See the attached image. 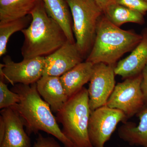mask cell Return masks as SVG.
Masks as SVG:
<instances>
[{
    "label": "cell",
    "instance_id": "obj_1",
    "mask_svg": "<svg viewBox=\"0 0 147 147\" xmlns=\"http://www.w3.org/2000/svg\"><path fill=\"white\" fill-rule=\"evenodd\" d=\"M11 90L19 94L20 101L10 107L21 117L29 136L38 134L40 131H45L58 139L65 146L73 147L60 128L50 105L40 95L36 83L31 85L16 84Z\"/></svg>",
    "mask_w": 147,
    "mask_h": 147
},
{
    "label": "cell",
    "instance_id": "obj_2",
    "mask_svg": "<svg viewBox=\"0 0 147 147\" xmlns=\"http://www.w3.org/2000/svg\"><path fill=\"white\" fill-rule=\"evenodd\" d=\"M30 15V24L21 31L24 37L21 49L24 59L46 57L68 41L62 28L47 13L42 1Z\"/></svg>",
    "mask_w": 147,
    "mask_h": 147
},
{
    "label": "cell",
    "instance_id": "obj_3",
    "mask_svg": "<svg viewBox=\"0 0 147 147\" xmlns=\"http://www.w3.org/2000/svg\"><path fill=\"white\" fill-rule=\"evenodd\" d=\"M142 35L125 30L110 22L103 14L98 23L91 50L86 61L94 65L104 63L115 66L125 54L133 50L140 42Z\"/></svg>",
    "mask_w": 147,
    "mask_h": 147
},
{
    "label": "cell",
    "instance_id": "obj_4",
    "mask_svg": "<svg viewBox=\"0 0 147 147\" xmlns=\"http://www.w3.org/2000/svg\"><path fill=\"white\" fill-rule=\"evenodd\" d=\"M91 113L88 90L85 87L69 97L57 113L62 131L73 147H93L88 135Z\"/></svg>",
    "mask_w": 147,
    "mask_h": 147
},
{
    "label": "cell",
    "instance_id": "obj_5",
    "mask_svg": "<svg viewBox=\"0 0 147 147\" xmlns=\"http://www.w3.org/2000/svg\"><path fill=\"white\" fill-rule=\"evenodd\" d=\"M70 9L76 47L87 57L95 38L98 23L103 11L94 0H65Z\"/></svg>",
    "mask_w": 147,
    "mask_h": 147
},
{
    "label": "cell",
    "instance_id": "obj_6",
    "mask_svg": "<svg viewBox=\"0 0 147 147\" xmlns=\"http://www.w3.org/2000/svg\"><path fill=\"white\" fill-rule=\"evenodd\" d=\"M142 73L116 85L106 106L122 111L127 119L138 114L145 105L141 84Z\"/></svg>",
    "mask_w": 147,
    "mask_h": 147
},
{
    "label": "cell",
    "instance_id": "obj_7",
    "mask_svg": "<svg viewBox=\"0 0 147 147\" xmlns=\"http://www.w3.org/2000/svg\"><path fill=\"white\" fill-rule=\"evenodd\" d=\"M0 64L1 80L10 83L31 85L36 83L43 76L45 57L24 59L16 63L9 56H6Z\"/></svg>",
    "mask_w": 147,
    "mask_h": 147
},
{
    "label": "cell",
    "instance_id": "obj_8",
    "mask_svg": "<svg viewBox=\"0 0 147 147\" xmlns=\"http://www.w3.org/2000/svg\"><path fill=\"white\" fill-rule=\"evenodd\" d=\"M127 119L124 113L118 109L102 106L91 112L88 124V135L93 147H104L118 124Z\"/></svg>",
    "mask_w": 147,
    "mask_h": 147
},
{
    "label": "cell",
    "instance_id": "obj_9",
    "mask_svg": "<svg viewBox=\"0 0 147 147\" xmlns=\"http://www.w3.org/2000/svg\"><path fill=\"white\" fill-rule=\"evenodd\" d=\"M115 66L104 63L94 65L88 89L91 112L106 105L116 86Z\"/></svg>",
    "mask_w": 147,
    "mask_h": 147
},
{
    "label": "cell",
    "instance_id": "obj_10",
    "mask_svg": "<svg viewBox=\"0 0 147 147\" xmlns=\"http://www.w3.org/2000/svg\"><path fill=\"white\" fill-rule=\"evenodd\" d=\"M84 59L75 42L68 40L54 53L45 57L43 76L60 77L83 62Z\"/></svg>",
    "mask_w": 147,
    "mask_h": 147
},
{
    "label": "cell",
    "instance_id": "obj_11",
    "mask_svg": "<svg viewBox=\"0 0 147 147\" xmlns=\"http://www.w3.org/2000/svg\"><path fill=\"white\" fill-rule=\"evenodd\" d=\"M5 124V134L0 147H31V140L24 129L23 120L18 113L11 107L2 109Z\"/></svg>",
    "mask_w": 147,
    "mask_h": 147
},
{
    "label": "cell",
    "instance_id": "obj_12",
    "mask_svg": "<svg viewBox=\"0 0 147 147\" xmlns=\"http://www.w3.org/2000/svg\"><path fill=\"white\" fill-rule=\"evenodd\" d=\"M142 36V40L131 54L116 64L115 75L125 79L142 73L147 64V30L143 32Z\"/></svg>",
    "mask_w": 147,
    "mask_h": 147
},
{
    "label": "cell",
    "instance_id": "obj_13",
    "mask_svg": "<svg viewBox=\"0 0 147 147\" xmlns=\"http://www.w3.org/2000/svg\"><path fill=\"white\" fill-rule=\"evenodd\" d=\"M40 95L50 105L53 113H57L68 100L60 77L43 76L36 82Z\"/></svg>",
    "mask_w": 147,
    "mask_h": 147
},
{
    "label": "cell",
    "instance_id": "obj_14",
    "mask_svg": "<svg viewBox=\"0 0 147 147\" xmlns=\"http://www.w3.org/2000/svg\"><path fill=\"white\" fill-rule=\"evenodd\" d=\"M94 64L90 62H82L60 77L64 89L68 98L80 90L90 82Z\"/></svg>",
    "mask_w": 147,
    "mask_h": 147
},
{
    "label": "cell",
    "instance_id": "obj_15",
    "mask_svg": "<svg viewBox=\"0 0 147 147\" xmlns=\"http://www.w3.org/2000/svg\"><path fill=\"white\" fill-rule=\"evenodd\" d=\"M138 125L125 121L119 128V137L131 146L147 147V106L137 114Z\"/></svg>",
    "mask_w": 147,
    "mask_h": 147
},
{
    "label": "cell",
    "instance_id": "obj_16",
    "mask_svg": "<svg viewBox=\"0 0 147 147\" xmlns=\"http://www.w3.org/2000/svg\"><path fill=\"white\" fill-rule=\"evenodd\" d=\"M47 13L59 24L69 41L75 43L73 21L70 9L65 0H42Z\"/></svg>",
    "mask_w": 147,
    "mask_h": 147
},
{
    "label": "cell",
    "instance_id": "obj_17",
    "mask_svg": "<svg viewBox=\"0 0 147 147\" xmlns=\"http://www.w3.org/2000/svg\"><path fill=\"white\" fill-rule=\"evenodd\" d=\"M42 0H0V22L13 21L30 15Z\"/></svg>",
    "mask_w": 147,
    "mask_h": 147
},
{
    "label": "cell",
    "instance_id": "obj_18",
    "mask_svg": "<svg viewBox=\"0 0 147 147\" xmlns=\"http://www.w3.org/2000/svg\"><path fill=\"white\" fill-rule=\"evenodd\" d=\"M103 14L108 21L118 27L126 23L142 24L144 22L142 13L116 3L108 6Z\"/></svg>",
    "mask_w": 147,
    "mask_h": 147
},
{
    "label": "cell",
    "instance_id": "obj_19",
    "mask_svg": "<svg viewBox=\"0 0 147 147\" xmlns=\"http://www.w3.org/2000/svg\"><path fill=\"white\" fill-rule=\"evenodd\" d=\"M31 15L23 18L8 21L0 22V57L6 54L9 38L14 33L27 28L32 21Z\"/></svg>",
    "mask_w": 147,
    "mask_h": 147
},
{
    "label": "cell",
    "instance_id": "obj_20",
    "mask_svg": "<svg viewBox=\"0 0 147 147\" xmlns=\"http://www.w3.org/2000/svg\"><path fill=\"white\" fill-rule=\"evenodd\" d=\"M19 94L9 89L7 85L3 81H0V108H9L19 103Z\"/></svg>",
    "mask_w": 147,
    "mask_h": 147
},
{
    "label": "cell",
    "instance_id": "obj_21",
    "mask_svg": "<svg viewBox=\"0 0 147 147\" xmlns=\"http://www.w3.org/2000/svg\"><path fill=\"white\" fill-rule=\"evenodd\" d=\"M115 3L144 15L147 12V3L143 0H115Z\"/></svg>",
    "mask_w": 147,
    "mask_h": 147
},
{
    "label": "cell",
    "instance_id": "obj_22",
    "mask_svg": "<svg viewBox=\"0 0 147 147\" xmlns=\"http://www.w3.org/2000/svg\"><path fill=\"white\" fill-rule=\"evenodd\" d=\"M33 147H66L61 146L53 137H44L39 132Z\"/></svg>",
    "mask_w": 147,
    "mask_h": 147
},
{
    "label": "cell",
    "instance_id": "obj_23",
    "mask_svg": "<svg viewBox=\"0 0 147 147\" xmlns=\"http://www.w3.org/2000/svg\"><path fill=\"white\" fill-rule=\"evenodd\" d=\"M142 75L141 90L144 96L145 105L147 106V64L142 71Z\"/></svg>",
    "mask_w": 147,
    "mask_h": 147
},
{
    "label": "cell",
    "instance_id": "obj_24",
    "mask_svg": "<svg viewBox=\"0 0 147 147\" xmlns=\"http://www.w3.org/2000/svg\"><path fill=\"white\" fill-rule=\"evenodd\" d=\"M94 1L103 12L108 6L114 3H115V0H94Z\"/></svg>",
    "mask_w": 147,
    "mask_h": 147
},
{
    "label": "cell",
    "instance_id": "obj_25",
    "mask_svg": "<svg viewBox=\"0 0 147 147\" xmlns=\"http://www.w3.org/2000/svg\"><path fill=\"white\" fill-rule=\"evenodd\" d=\"M6 129L5 124L2 116H0V143L2 142Z\"/></svg>",
    "mask_w": 147,
    "mask_h": 147
},
{
    "label": "cell",
    "instance_id": "obj_26",
    "mask_svg": "<svg viewBox=\"0 0 147 147\" xmlns=\"http://www.w3.org/2000/svg\"><path fill=\"white\" fill-rule=\"evenodd\" d=\"M146 3H147V0H143Z\"/></svg>",
    "mask_w": 147,
    "mask_h": 147
}]
</instances>
